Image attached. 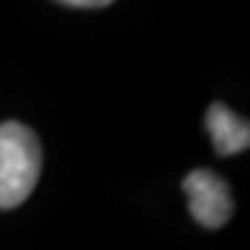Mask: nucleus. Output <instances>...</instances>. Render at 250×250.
<instances>
[{"label":"nucleus","mask_w":250,"mask_h":250,"mask_svg":"<svg viewBox=\"0 0 250 250\" xmlns=\"http://www.w3.org/2000/svg\"><path fill=\"white\" fill-rule=\"evenodd\" d=\"M41 176V143L28 125H0V209L23 204Z\"/></svg>","instance_id":"f257e3e1"},{"label":"nucleus","mask_w":250,"mask_h":250,"mask_svg":"<svg viewBox=\"0 0 250 250\" xmlns=\"http://www.w3.org/2000/svg\"><path fill=\"white\" fill-rule=\"evenodd\" d=\"M184 191L189 199L191 217L199 225L209 227H222L232 217V197L230 187L222 176H217L209 168H197L184 179Z\"/></svg>","instance_id":"f03ea898"},{"label":"nucleus","mask_w":250,"mask_h":250,"mask_svg":"<svg viewBox=\"0 0 250 250\" xmlns=\"http://www.w3.org/2000/svg\"><path fill=\"white\" fill-rule=\"evenodd\" d=\"M207 130L212 135V143L220 156L240 153L250 146V125L245 118L232 112L227 105H214L207 110Z\"/></svg>","instance_id":"7ed1b4c3"},{"label":"nucleus","mask_w":250,"mask_h":250,"mask_svg":"<svg viewBox=\"0 0 250 250\" xmlns=\"http://www.w3.org/2000/svg\"><path fill=\"white\" fill-rule=\"evenodd\" d=\"M62 5H66V8H107L110 3L107 0H66Z\"/></svg>","instance_id":"20e7f679"}]
</instances>
